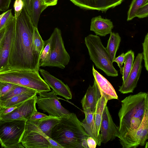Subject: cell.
I'll return each instance as SVG.
<instances>
[{
    "instance_id": "obj_36",
    "label": "cell",
    "mask_w": 148,
    "mask_h": 148,
    "mask_svg": "<svg viewBox=\"0 0 148 148\" xmlns=\"http://www.w3.org/2000/svg\"><path fill=\"white\" fill-rule=\"evenodd\" d=\"M125 55L124 53H122L117 57H115L114 61V62H116L117 63L118 66L120 68V73L121 74L122 73L123 67V64L124 62Z\"/></svg>"
},
{
    "instance_id": "obj_30",
    "label": "cell",
    "mask_w": 148,
    "mask_h": 148,
    "mask_svg": "<svg viewBox=\"0 0 148 148\" xmlns=\"http://www.w3.org/2000/svg\"><path fill=\"white\" fill-rule=\"evenodd\" d=\"M148 34L147 33L145 36L144 41L142 43L143 59L144 61L145 66L147 71H148Z\"/></svg>"
},
{
    "instance_id": "obj_31",
    "label": "cell",
    "mask_w": 148,
    "mask_h": 148,
    "mask_svg": "<svg viewBox=\"0 0 148 148\" xmlns=\"http://www.w3.org/2000/svg\"><path fill=\"white\" fill-rule=\"evenodd\" d=\"M15 84L0 81V97H2L8 93Z\"/></svg>"
},
{
    "instance_id": "obj_34",
    "label": "cell",
    "mask_w": 148,
    "mask_h": 148,
    "mask_svg": "<svg viewBox=\"0 0 148 148\" xmlns=\"http://www.w3.org/2000/svg\"><path fill=\"white\" fill-rule=\"evenodd\" d=\"M24 6V4L22 0H15L14 5L15 18L20 14Z\"/></svg>"
},
{
    "instance_id": "obj_42",
    "label": "cell",
    "mask_w": 148,
    "mask_h": 148,
    "mask_svg": "<svg viewBox=\"0 0 148 148\" xmlns=\"http://www.w3.org/2000/svg\"><path fill=\"white\" fill-rule=\"evenodd\" d=\"M5 32V27L0 31V42L3 38Z\"/></svg>"
},
{
    "instance_id": "obj_44",
    "label": "cell",
    "mask_w": 148,
    "mask_h": 148,
    "mask_svg": "<svg viewBox=\"0 0 148 148\" xmlns=\"http://www.w3.org/2000/svg\"><path fill=\"white\" fill-rule=\"evenodd\" d=\"M1 104H0V109H1Z\"/></svg>"
},
{
    "instance_id": "obj_15",
    "label": "cell",
    "mask_w": 148,
    "mask_h": 148,
    "mask_svg": "<svg viewBox=\"0 0 148 148\" xmlns=\"http://www.w3.org/2000/svg\"><path fill=\"white\" fill-rule=\"evenodd\" d=\"M79 8L106 12L121 4L124 0H69Z\"/></svg>"
},
{
    "instance_id": "obj_3",
    "label": "cell",
    "mask_w": 148,
    "mask_h": 148,
    "mask_svg": "<svg viewBox=\"0 0 148 148\" xmlns=\"http://www.w3.org/2000/svg\"><path fill=\"white\" fill-rule=\"evenodd\" d=\"M89 136L76 114L71 113L59 117L51 138L63 148H88L86 139Z\"/></svg>"
},
{
    "instance_id": "obj_26",
    "label": "cell",
    "mask_w": 148,
    "mask_h": 148,
    "mask_svg": "<svg viewBox=\"0 0 148 148\" xmlns=\"http://www.w3.org/2000/svg\"><path fill=\"white\" fill-rule=\"evenodd\" d=\"M32 90L33 89L23 86L15 84L8 93L3 97H0V102L4 101L13 97Z\"/></svg>"
},
{
    "instance_id": "obj_4",
    "label": "cell",
    "mask_w": 148,
    "mask_h": 148,
    "mask_svg": "<svg viewBox=\"0 0 148 148\" xmlns=\"http://www.w3.org/2000/svg\"><path fill=\"white\" fill-rule=\"evenodd\" d=\"M0 81L34 90L38 94L51 90L37 71L9 68L0 71Z\"/></svg>"
},
{
    "instance_id": "obj_21",
    "label": "cell",
    "mask_w": 148,
    "mask_h": 148,
    "mask_svg": "<svg viewBox=\"0 0 148 148\" xmlns=\"http://www.w3.org/2000/svg\"><path fill=\"white\" fill-rule=\"evenodd\" d=\"M29 16L34 27L38 28L40 15L47 7L42 0H31Z\"/></svg>"
},
{
    "instance_id": "obj_32",
    "label": "cell",
    "mask_w": 148,
    "mask_h": 148,
    "mask_svg": "<svg viewBox=\"0 0 148 148\" xmlns=\"http://www.w3.org/2000/svg\"><path fill=\"white\" fill-rule=\"evenodd\" d=\"M12 9L8 10L4 12V14L0 19V31L3 28L9 21L12 13Z\"/></svg>"
},
{
    "instance_id": "obj_20",
    "label": "cell",
    "mask_w": 148,
    "mask_h": 148,
    "mask_svg": "<svg viewBox=\"0 0 148 148\" xmlns=\"http://www.w3.org/2000/svg\"><path fill=\"white\" fill-rule=\"evenodd\" d=\"M113 27L112 22L110 19L102 18L100 15L91 19L90 30L96 35L105 36L110 33Z\"/></svg>"
},
{
    "instance_id": "obj_43",
    "label": "cell",
    "mask_w": 148,
    "mask_h": 148,
    "mask_svg": "<svg viewBox=\"0 0 148 148\" xmlns=\"http://www.w3.org/2000/svg\"><path fill=\"white\" fill-rule=\"evenodd\" d=\"M3 14H4V13H3L2 14H1L0 15V19H1V18L2 16H3Z\"/></svg>"
},
{
    "instance_id": "obj_12",
    "label": "cell",
    "mask_w": 148,
    "mask_h": 148,
    "mask_svg": "<svg viewBox=\"0 0 148 148\" xmlns=\"http://www.w3.org/2000/svg\"><path fill=\"white\" fill-rule=\"evenodd\" d=\"M143 60L142 53L138 54L130 72L125 81L119 86V91L122 94L132 93L137 86L141 73Z\"/></svg>"
},
{
    "instance_id": "obj_7",
    "label": "cell",
    "mask_w": 148,
    "mask_h": 148,
    "mask_svg": "<svg viewBox=\"0 0 148 148\" xmlns=\"http://www.w3.org/2000/svg\"><path fill=\"white\" fill-rule=\"evenodd\" d=\"M21 143L25 148H51L56 142L47 136L35 120H27Z\"/></svg>"
},
{
    "instance_id": "obj_35",
    "label": "cell",
    "mask_w": 148,
    "mask_h": 148,
    "mask_svg": "<svg viewBox=\"0 0 148 148\" xmlns=\"http://www.w3.org/2000/svg\"><path fill=\"white\" fill-rule=\"evenodd\" d=\"M22 103L8 108H1L0 110V116L6 115L12 112L20 106Z\"/></svg>"
},
{
    "instance_id": "obj_23",
    "label": "cell",
    "mask_w": 148,
    "mask_h": 148,
    "mask_svg": "<svg viewBox=\"0 0 148 148\" xmlns=\"http://www.w3.org/2000/svg\"><path fill=\"white\" fill-rule=\"evenodd\" d=\"M37 94V92L36 90H32L13 97L4 101L0 102L1 108H8L22 103Z\"/></svg>"
},
{
    "instance_id": "obj_33",
    "label": "cell",
    "mask_w": 148,
    "mask_h": 148,
    "mask_svg": "<svg viewBox=\"0 0 148 148\" xmlns=\"http://www.w3.org/2000/svg\"><path fill=\"white\" fill-rule=\"evenodd\" d=\"M148 15V2H147L139 8L136 14V17L142 18L147 17Z\"/></svg>"
},
{
    "instance_id": "obj_10",
    "label": "cell",
    "mask_w": 148,
    "mask_h": 148,
    "mask_svg": "<svg viewBox=\"0 0 148 148\" xmlns=\"http://www.w3.org/2000/svg\"><path fill=\"white\" fill-rule=\"evenodd\" d=\"M148 137V109L146 111L140 125L133 132L126 134L119 139L123 148L143 146Z\"/></svg>"
},
{
    "instance_id": "obj_22",
    "label": "cell",
    "mask_w": 148,
    "mask_h": 148,
    "mask_svg": "<svg viewBox=\"0 0 148 148\" xmlns=\"http://www.w3.org/2000/svg\"><path fill=\"white\" fill-rule=\"evenodd\" d=\"M108 41L106 49L109 54L110 59L113 63L115 58L116 52L119 49L121 41V37L118 33L111 32Z\"/></svg>"
},
{
    "instance_id": "obj_41",
    "label": "cell",
    "mask_w": 148,
    "mask_h": 148,
    "mask_svg": "<svg viewBox=\"0 0 148 148\" xmlns=\"http://www.w3.org/2000/svg\"><path fill=\"white\" fill-rule=\"evenodd\" d=\"M24 4V7L25 8L29 15L30 13V4L31 0H22Z\"/></svg>"
},
{
    "instance_id": "obj_17",
    "label": "cell",
    "mask_w": 148,
    "mask_h": 148,
    "mask_svg": "<svg viewBox=\"0 0 148 148\" xmlns=\"http://www.w3.org/2000/svg\"><path fill=\"white\" fill-rule=\"evenodd\" d=\"M92 74L101 95L108 101L113 99H118V96L114 87L102 75L99 73L93 65Z\"/></svg>"
},
{
    "instance_id": "obj_13",
    "label": "cell",
    "mask_w": 148,
    "mask_h": 148,
    "mask_svg": "<svg viewBox=\"0 0 148 148\" xmlns=\"http://www.w3.org/2000/svg\"><path fill=\"white\" fill-rule=\"evenodd\" d=\"M37 98L36 95L23 102L12 112L0 116V119L5 120H29L32 115L37 111L36 108Z\"/></svg>"
},
{
    "instance_id": "obj_6",
    "label": "cell",
    "mask_w": 148,
    "mask_h": 148,
    "mask_svg": "<svg viewBox=\"0 0 148 148\" xmlns=\"http://www.w3.org/2000/svg\"><path fill=\"white\" fill-rule=\"evenodd\" d=\"M27 120L0 119V143L5 148H24L21 141Z\"/></svg>"
},
{
    "instance_id": "obj_27",
    "label": "cell",
    "mask_w": 148,
    "mask_h": 148,
    "mask_svg": "<svg viewBox=\"0 0 148 148\" xmlns=\"http://www.w3.org/2000/svg\"><path fill=\"white\" fill-rule=\"evenodd\" d=\"M147 2L148 0H132L127 13V21H130L136 17L139 8Z\"/></svg>"
},
{
    "instance_id": "obj_14",
    "label": "cell",
    "mask_w": 148,
    "mask_h": 148,
    "mask_svg": "<svg viewBox=\"0 0 148 148\" xmlns=\"http://www.w3.org/2000/svg\"><path fill=\"white\" fill-rule=\"evenodd\" d=\"M100 132L102 143H104L119 136V127L113 122L107 106L102 114Z\"/></svg>"
},
{
    "instance_id": "obj_40",
    "label": "cell",
    "mask_w": 148,
    "mask_h": 148,
    "mask_svg": "<svg viewBox=\"0 0 148 148\" xmlns=\"http://www.w3.org/2000/svg\"><path fill=\"white\" fill-rule=\"evenodd\" d=\"M44 4L47 7L57 4L58 0H42Z\"/></svg>"
},
{
    "instance_id": "obj_24",
    "label": "cell",
    "mask_w": 148,
    "mask_h": 148,
    "mask_svg": "<svg viewBox=\"0 0 148 148\" xmlns=\"http://www.w3.org/2000/svg\"><path fill=\"white\" fill-rule=\"evenodd\" d=\"M108 100L101 95L97 103L94 112L93 118L98 133L99 134L101 123L104 109L107 106Z\"/></svg>"
},
{
    "instance_id": "obj_16",
    "label": "cell",
    "mask_w": 148,
    "mask_h": 148,
    "mask_svg": "<svg viewBox=\"0 0 148 148\" xmlns=\"http://www.w3.org/2000/svg\"><path fill=\"white\" fill-rule=\"evenodd\" d=\"M39 71L45 82L57 95L62 96L67 100L72 99V93L67 84H64L61 80L43 69H39Z\"/></svg>"
},
{
    "instance_id": "obj_28",
    "label": "cell",
    "mask_w": 148,
    "mask_h": 148,
    "mask_svg": "<svg viewBox=\"0 0 148 148\" xmlns=\"http://www.w3.org/2000/svg\"><path fill=\"white\" fill-rule=\"evenodd\" d=\"M34 50L40 54L45 46V42L38 32V28L34 27L33 38Z\"/></svg>"
},
{
    "instance_id": "obj_38",
    "label": "cell",
    "mask_w": 148,
    "mask_h": 148,
    "mask_svg": "<svg viewBox=\"0 0 148 148\" xmlns=\"http://www.w3.org/2000/svg\"><path fill=\"white\" fill-rule=\"evenodd\" d=\"M48 116L45 114L37 111L34 113L31 116L29 120H39L44 117L47 116Z\"/></svg>"
},
{
    "instance_id": "obj_37",
    "label": "cell",
    "mask_w": 148,
    "mask_h": 148,
    "mask_svg": "<svg viewBox=\"0 0 148 148\" xmlns=\"http://www.w3.org/2000/svg\"><path fill=\"white\" fill-rule=\"evenodd\" d=\"M11 0H0V11H5L9 8Z\"/></svg>"
},
{
    "instance_id": "obj_19",
    "label": "cell",
    "mask_w": 148,
    "mask_h": 148,
    "mask_svg": "<svg viewBox=\"0 0 148 148\" xmlns=\"http://www.w3.org/2000/svg\"><path fill=\"white\" fill-rule=\"evenodd\" d=\"M101 96L100 90L94 79L93 85H89L81 100L83 109L89 108L91 111L94 112L97 102Z\"/></svg>"
},
{
    "instance_id": "obj_11",
    "label": "cell",
    "mask_w": 148,
    "mask_h": 148,
    "mask_svg": "<svg viewBox=\"0 0 148 148\" xmlns=\"http://www.w3.org/2000/svg\"><path fill=\"white\" fill-rule=\"evenodd\" d=\"M15 20L12 14L5 27L4 34L0 42V71L9 67L8 58L15 30Z\"/></svg>"
},
{
    "instance_id": "obj_2",
    "label": "cell",
    "mask_w": 148,
    "mask_h": 148,
    "mask_svg": "<svg viewBox=\"0 0 148 148\" xmlns=\"http://www.w3.org/2000/svg\"><path fill=\"white\" fill-rule=\"evenodd\" d=\"M121 103L118 113L119 139L126 134L133 132L140 125L146 111L148 109V94L140 92L126 97Z\"/></svg>"
},
{
    "instance_id": "obj_5",
    "label": "cell",
    "mask_w": 148,
    "mask_h": 148,
    "mask_svg": "<svg viewBox=\"0 0 148 148\" xmlns=\"http://www.w3.org/2000/svg\"><path fill=\"white\" fill-rule=\"evenodd\" d=\"M84 40L90 59L96 68L103 71L108 76H117L118 71L114 68L100 37L90 34L85 37Z\"/></svg>"
},
{
    "instance_id": "obj_8",
    "label": "cell",
    "mask_w": 148,
    "mask_h": 148,
    "mask_svg": "<svg viewBox=\"0 0 148 148\" xmlns=\"http://www.w3.org/2000/svg\"><path fill=\"white\" fill-rule=\"evenodd\" d=\"M50 37V56L48 60L42 64L40 67H56L64 69L69 64L70 58L65 48L60 30L57 27L54 28Z\"/></svg>"
},
{
    "instance_id": "obj_29",
    "label": "cell",
    "mask_w": 148,
    "mask_h": 148,
    "mask_svg": "<svg viewBox=\"0 0 148 148\" xmlns=\"http://www.w3.org/2000/svg\"><path fill=\"white\" fill-rule=\"evenodd\" d=\"M45 46L40 56V66L49 59L51 53V38L50 37L47 40L44 41Z\"/></svg>"
},
{
    "instance_id": "obj_18",
    "label": "cell",
    "mask_w": 148,
    "mask_h": 148,
    "mask_svg": "<svg viewBox=\"0 0 148 148\" xmlns=\"http://www.w3.org/2000/svg\"><path fill=\"white\" fill-rule=\"evenodd\" d=\"M85 115V118L81 122V124L85 131L89 136L92 137L95 140L97 145L100 146L102 143L100 134L97 132L93 115L94 112L89 108L83 110Z\"/></svg>"
},
{
    "instance_id": "obj_1",
    "label": "cell",
    "mask_w": 148,
    "mask_h": 148,
    "mask_svg": "<svg viewBox=\"0 0 148 148\" xmlns=\"http://www.w3.org/2000/svg\"><path fill=\"white\" fill-rule=\"evenodd\" d=\"M15 19L8 68L39 71L40 54L34 50L33 44L34 27L24 6Z\"/></svg>"
},
{
    "instance_id": "obj_9",
    "label": "cell",
    "mask_w": 148,
    "mask_h": 148,
    "mask_svg": "<svg viewBox=\"0 0 148 148\" xmlns=\"http://www.w3.org/2000/svg\"><path fill=\"white\" fill-rule=\"evenodd\" d=\"M38 95L36 101L38 109L44 112H47L49 115L60 117L71 113L61 105L57 95L53 90Z\"/></svg>"
},
{
    "instance_id": "obj_39",
    "label": "cell",
    "mask_w": 148,
    "mask_h": 148,
    "mask_svg": "<svg viewBox=\"0 0 148 148\" xmlns=\"http://www.w3.org/2000/svg\"><path fill=\"white\" fill-rule=\"evenodd\" d=\"M87 145L88 148H95L97 144L95 140L92 137L89 136L86 139Z\"/></svg>"
},
{
    "instance_id": "obj_25",
    "label": "cell",
    "mask_w": 148,
    "mask_h": 148,
    "mask_svg": "<svg viewBox=\"0 0 148 148\" xmlns=\"http://www.w3.org/2000/svg\"><path fill=\"white\" fill-rule=\"evenodd\" d=\"M122 71L123 82L126 80L132 69L134 60V53L132 50L128 51L125 53Z\"/></svg>"
}]
</instances>
